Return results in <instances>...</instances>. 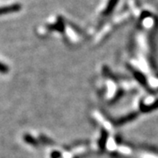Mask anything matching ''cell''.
Instances as JSON below:
<instances>
[{
	"mask_svg": "<svg viewBox=\"0 0 158 158\" xmlns=\"http://www.w3.org/2000/svg\"><path fill=\"white\" fill-rule=\"evenodd\" d=\"M138 158H158V153L155 152V151H148V149L146 150H142L140 151L137 155Z\"/></svg>",
	"mask_w": 158,
	"mask_h": 158,
	"instance_id": "1",
	"label": "cell"
}]
</instances>
